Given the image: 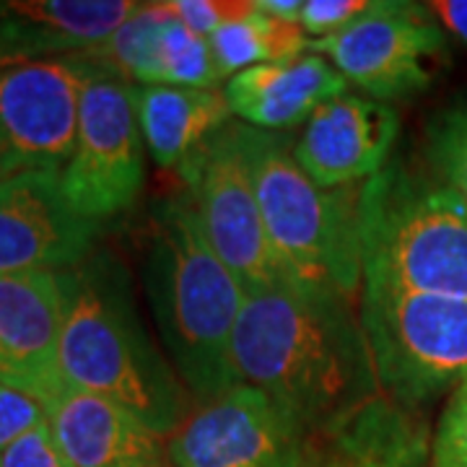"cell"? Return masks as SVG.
Instances as JSON below:
<instances>
[{"mask_svg":"<svg viewBox=\"0 0 467 467\" xmlns=\"http://www.w3.org/2000/svg\"><path fill=\"white\" fill-rule=\"evenodd\" d=\"M234 368L306 436L384 395L353 304L333 291H252L234 327Z\"/></svg>","mask_w":467,"mask_h":467,"instance_id":"6da1fadb","label":"cell"},{"mask_svg":"<svg viewBox=\"0 0 467 467\" xmlns=\"http://www.w3.org/2000/svg\"><path fill=\"white\" fill-rule=\"evenodd\" d=\"M60 284L66 382L117 402L169 439L190 413V395L143 325L128 267L109 250H97L63 270Z\"/></svg>","mask_w":467,"mask_h":467,"instance_id":"7a4b0ae2","label":"cell"},{"mask_svg":"<svg viewBox=\"0 0 467 467\" xmlns=\"http://www.w3.org/2000/svg\"><path fill=\"white\" fill-rule=\"evenodd\" d=\"M146 294L164 350L190 400L205 405L242 384L232 343L247 288L211 247L187 195L153 205Z\"/></svg>","mask_w":467,"mask_h":467,"instance_id":"3957f363","label":"cell"},{"mask_svg":"<svg viewBox=\"0 0 467 467\" xmlns=\"http://www.w3.org/2000/svg\"><path fill=\"white\" fill-rule=\"evenodd\" d=\"M252 171L270 244L296 285L361 296V190L319 187L294 156L284 133L250 128Z\"/></svg>","mask_w":467,"mask_h":467,"instance_id":"277c9868","label":"cell"},{"mask_svg":"<svg viewBox=\"0 0 467 467\" xmlns=\"http://www.w3.org/2000/svg\"><path fill=\"white\" fill-rule=\"evenodd\" d=\"M364 284L467 301V205L429 169L389 161L361 190Z\"/></svg>","mask_w":467,"mask_h":467,"instance_id":"5b68a950","label":"cell"},{"mask_svg":"<svg viewBox=\"0 0 467 467\" xmlns=\"http://www.w3.org/2000/svg\"><path fill=\"white\" fill-rule=\"evenodd\" d=\"M358 319L392 402L416 410L467 379V301L364 284Z\"/></svg>","mask_w":467,"mask_h":467,"instance_id":"8992f818","label":"cell"},{"mask_svg":"<svg viewBox=\"0 0 467 467\" xmlns=\"http://www.w3.org/2000/svg\"><path fill=\"white\" fill-rule=\"evenodd\" d=\"M180 174L211 247L247 294L296 285L285 275L260 213L250 125L232 119L184 161Z\"/></svg>","mask_w":467,"mask_h":467,"instance_id":"52a82bcc","label":"cell"},{"mask_svg":"<svg viewBox=\"0 0 467 467\" xmlns=\"http://www.w3.org/2000/svg\"><path fill=\"white\" fill-rule=\"evenodd\" d=\"M60 184L70 208L97 223L128 213L146 184V143L130 84L97 66L81 94L76 146Z\"/></svg>","mask_w":467,"mask_h":467,"instance_id":"ba28073f","label":"cell"},{"mask_svg":"<svg viewBox=\"0 0 467 467\" xmlns=\"http://www.w3.org/2000/svg\"><path fill=\"white\" fill-rule=\"evenodd\" d=\"M309 52L330 60L364 97L389 104L431 86L450 39L426 3L374 0L348 29L309 39Z\"/></svg>","mask_w":467,"mask_h":467,"instance_id":"9c48e42d","label":"cell"},{"mask_svg":"<svg viewBox=\"0 0 467 467\" xmlns=\"http://www.w3.org/2000/svg\"><path fill=\"white\" fill-rule=\"evenodd\" d=\"M91 73L86 57L0 67V182L36 171L63 174Z\"/></svg>","mask_w":467,"mask_h":467,"instance_id":"30bf717a","label":"cell"},{"mask_svg":"<svg viewBox=\"0 0 467 467\" xmlns=\"http://www.w3.org/2000/svg\"><path fill=\"white\" fill-rule=\"evenodd\" d=\"M309 436L265 392L236 384L169 436L171 467H299Z\"/></svg>","mask_w":467,"mask_h":467,"instance_id":"8fae6325","label":"cell"},{"mask_svg":"<svg viewBox=\"0 0 467 467\" xmlns=\"http://www.w3.org/2000/svg\"><path fill=\"white\" fill-rule=\"evenodd\" d=\"M104 223L78 216L60 174H24L0 182V275L24 270L63 273L97 252Z\"/></svg>","mask_w":467,"mask_h":467,"instance_id":"7c38bea8","label":"cell"},{"mask_svg":"<svg viewBox=\"0 0 467 467\" xmlns=\"http://www.w3.org/2000/svg\"><path fill=\"white\" fill-rule=\"evenodd\" d=\"M63 284L60 273L0 275V384L50 405L67 387L60 371Z\"/></svg>","mask_w":467,"mask_h":467,"instance_id":"4fadbf2b","label":"cell"},{"mask_svg":"<svg viewBox=\"0 0 467 467\" xmlns=\"http://www.w3.org/2000/svg\"><path fill=\"white\" fill-rule=\"evenodd\" d=\"M398 133L400 115L392 104L346 91L309 117L294 156L319 187H356L392 161Z\"/></svg>","mask_w":467,"mask_h":467,"instance_id":"5bb4252c","label":"cell"},{"mask_svg":"<svg viewBox=\"0 0 467 467\" xmlns=\"http://www.w3.org/2000/svg\"><path fill=\"white\" fill-rule=\"evenodd\" d=\"M135 8V0H0V67L86 55Z\"/></svg>","mask_w":467,"mask_h":467,"instance_id":"9a60e30c","label":"cell"},{"mask_svg":"<svg viewBox=\"0 0 467 467\" xmlns=\"http://www.w3.org/2000/svg\"><path fill=\"white\" fill-rule=\"evenodd\" d=\"M47 426L76 467H171L169 439L117 402L70 384L47 405Z\"/></svg>","mask_w":467,"mask_h":467,"instance_id":"2e32d148","label":"cell"},{"mask_svg":"<svg viewBox=\"0 0 467 467\" xmlns=\"http://www.w3.org/2000/svg\"><path fill=\"white\" fill-rule=\"evenodd\" d=\"M346 91L348 81L315 52L247 67L223 86L234 119L270 133L306 125L325 101Z\"/></svg>","mask_w":467,"mask_h":467,"instance_id":"e0dca14e","label":"cell"},{"mask_svg":"<svg viewBox=\"0 0 467 467\" xmlns=\"http://www.w3.org/2000/svg\"><path fill=\"white\" fill-rule=\"evenodd\" d=\"M431 434L416 416L387 395L353 416L309 436L299 467H431Z\"/></svg>","mask_w":467,"mask_h":467,"instance_id":"ac0fdd59","label":"cell"},{"mask_svg":"<svg viewBox=\"0 0 467 467\" xmlns=\"http://www.w3.org/2000/svg\"><path fill=\"white\" fill-rule=\"evenodd\" d=\"M138 128L156 167L180 169L234 119L223 88L130 86Z\"/></svg>","mask_w":467,"mask_h":467,"instance_id":"d6986e66","label":"cell"},{"mask_svg":"<svg viewBox=\"0 0 467 467\" xmlns=\"http://www.w3.org/2000/svg\"><path fill=\"white\" fill-rule=\"evenodd\" d=\"M208 42L226 81L247 67L278 63L309 52V36L296 24L267 16L254 0L244 14L223 24Z\"/></svg>","mask_w":467,"mask_h":467,"instance_id":"ffe728a7","label":"cell"},{"mask_svg":"<svg viewBox=\"0 0 467 467\" xmlns=\"http://www.w3.org/2000/svg\"><path fill=\"white\" fill-rule=\"evenodd\" d=\"M223 81L218 70L211 42L190 32L180 18L169 11L156 42V76L153 86L180 88H218Z\"/></svg>","mask_w":467,"mask_h":467,"instance_id":"44dd1931","label":"cell"},{"mask_svg":"<svg viewBox=\"0 0 467 467\" xmlns=\"http://www.w3.org/2000/svg\"><path fill=\"white\" fill-rule=\"evenodd\" d=\"M426 169L467 205V94L441 107L426 125Z\"/></svg>","mask_w":467,"mask_h":467,"instance_id":"7402d4cb","label":"cell"},{"mask_svg":"<svg viewBox=\"0 0 467 467\" xmlns=\"http://www.w3.org/2000/svg\"><path fill=\"white\" fill-rule=\"evenodd\" d=\"M431 467H467V379L457 384L436 420L429 447Z\"/></svg>","mask_w":467,"mask_h":467,"instance_id":"603a6c76","label":"cell"},{"mask_svg":"<svg viewBox=\"0 0 467 467\" xmlns=\"http://www.w3.org/2000/svg\"><path fill=\"white\" fill-rule=\"evenodd\" d=\"M374 0H304L299 29L309 39H327L348 29L371 8Z\"/></svg>","mask_w":467,"mask_h":467,"instance_id":"cb8c5ba5","label":"cell"},{"mask_svg":"<svg viewBox=\"0 0 467 467\" xmlns=\"http://www.w3.org/2000/svg\"><path fill=\"white\" fill-rule=\"evenodd\" d=\"M47 420L45 405L29 398L26 392L0 384V454L16 444L21 436L34 431Z\"/></svg>","mask_w":467,"mask_h":467,"instance_id":"d4e9b609","label":"cell"},{"mask_svg":"<svg viewBox=\"0 0 467 467\" xmlns=\"http://www.w3.org/2000/svg\"><path fill=\"white\" fill-rule=\"evenodd\" d=\"M167 5L190 32L211 39L223 24L244 14L250 0H167Z\"/></svg>","mask_w":467,"mask_h":467,"instance_id":"484cf974","label":"cell"},{"mask_svg":"<svg viewBox=\"0 0 467 467\" xmlns=\"http://www.w3.org/2000/svg\"><path fill=\"white\" fill-rule=\"evenodd\" d=\"M0 467H76L57 447L47 420L0 454Z\"/></svg>","mask_w":467,"mask_h":467,"instance_id":"4316f807","label":"cell"},{"mask_svg":"<svg viewBox=\"0 0 467 467\" xmlns=\"http://www.w3.org/2000/svg\"><path fill=\"white\" fill-rule=\"evenodd\" d=\"M426 5L434 14L436 21L441 24L447 36L451 34L467 50V0H434Z\"/></svg>","mask_w":467,"mask_h":467,"instance_id":"83f0119b","label":"cell"},{"mask_svg":"<svg viewBox=\"0 0 467 467\" xmlns=\"http://www.w3.org/2000/svg\"><path fill=\"white\" fill-rule=\"evenodd\" d=\"M254 3H257V8H260L263 14H267V16L299 26V14L304 0H254Z\"/></svg>","mask_w":467,"mask_h":467,"instance_id":"f1b7e54d","label":"cell"}]
</instances>
